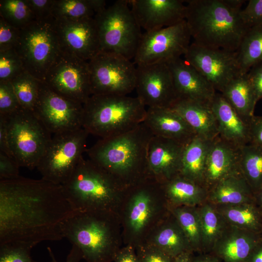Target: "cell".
I'll list each match as a JSON object with an SVG mask.
<instances>
[{
	"instance_id": "54",
	"label": "cell",
	"mask_w": 262,
	"mask_h": 262,
	"mask_svg": "<svg viewBox=\"0 0 262 262\" xmlns=\"http://www.w3.org/2000/svg\"><path fill=\"white\" fill-rule=\"evenodd\" d=\"M247 262H262V241L254 249Z\"/></svg>"
},
{
	"instance_id": "34",
	"label": "cell",
	"mask_w": 262,
	"mask_h": 262,
	"mask_svg": "<svg viewBox=\"0 0 262 262\" xmlns=\"http://www.w3.org/2000/svg\"><path fill=\"white\" fill-rule=\"evenodd\" d=\"M106 5L103 0H55L52 16L56 20H68L94 17Z\"/></svg>"
},
{
	"instance_id": "47",
	"label": "cell",
	"mask_w": 262,
	"mask_h": 262,
	"mask_svg": "<svg viewBox=\"0 0 262 262\" xmlns=\"http://www.w3.org/2000/svg\"><path fill=\"white\" fill-rule=\"evenodd\" d=\"M19 167L15 160L0 152V180H12L19 177Z\"/></svg>"
},
{
	"instance_id": "2",
	"label": "cell",
	"mask_w": 262,
	"mask_h": 262,
	"mask_svg": "<svg viewBox=\"0 0 262 262\" xmlns=\"http://www.w3.org/2000/svg\"><path fill=\"white\" fill-rule=\"evenodd\" d=\"M243 0H188L185 20L193 43L236 52L249 28L242 16Z\"/></svg>"
},
{
	"instance_id": "11",
	"label": "cell",
	"mask_w": 262,
	"mask_h": 262,
	"mask_svg": "<svg viewBox=\"0 0 262 262\" xmlns=\"http://www.w3.org/2000/svg\"><path fill=\"white\" fill-rule=\"evenodd\" d=\"M89 134L83 128L53 134L36 166L42 179L57 184L65 183L83 157Z\"/></svg>"
},
{
	"instance_id": "17",
	"label": "cell",
	"mask_w": 262,
	"mask_h": 262,
	"mask_svg": "<svg viewBox=\"0 0 262 262\" xmlns=\"http://www.w3.org/2000/svg\"><path fill=\"white\" fill-rule=\"evenodd\" d=\"M137 98L148 108H170L177 100L170 69L165 63L137 65Z\"/></svg>"
},
{
	"instance_id": "18",
	"label": "cell",
	"mask_w": 262,
	"mask_h": 262,
	"mask_svg": "<svg viewBox=\"0 0 262 262\" xmlns=\"http://www.w3.org/2000/svg\"><path fill=\"white\" fill-rule=\"evenodd\" d=\"M53 22L60 50L89 61L100 52L97 25L94 17Z\"/></svg>"
},
{
	"instance_id": "52",
	"label": "cell",
	"mask_w": 262,
	"mask_h": 262,
	"mask_svg": "<svg viewBox=\"0 0 262 262\" xmlns=\"http://www.w3.org/2000/svg\"><path fill=\"white\" fill-rule=\"evenodd\" d=\"M47 250L51 258V262H58L51 248L48 246ZM82 259H83L82 254L80 249L77 246L72 245L65 262H80Z\"/></svg>"
},
{
	"instance_id": "51",
	"label": "cell",
	"mask_w": 262,
	"mask_h": 262,
	"mask_svg": "<svg viewBox=\"0 0 262 262\" xmlns=\"http://www.w3.org/2000/svg\"><path fill=\"white\" fill-rule=\"evenodd\" d=\"M0 152L14 160L8 143L6 119L4 115H0Z\"/></svg>"
},
{
	"instance_id": "35",
	"label": "cell",
	"mask_w": 262,
	"mask_h": 262,
	"mask_svg": "<svg viewBox=\"0 0 262 262\" xmlns=\"http://www.w3.org/2000/svg\"><path fill=\"white\" fill-rule=\"evenodd\" d=\"M239 168L254 194L262 187V147L250 143L240 147Z\"/></svg>"
},
{
	"instance_id": "39",
	"label": "cell",
	"mask_w": 262,
	"mask_h": 262,
	"mask_svg": "<svg viewBox=\"0 0 262 262\" xmlns=\"http://www.w3.org/2000/svg\"><path fill=\"white\" fill-rule=\"evenodd\" d=\"M0 16L19 29L35 20L27 0H0Z\"/></svg>"
},
{
	"instance_id": "37",
	"label": "cell",
	"mask_w": 262,
	"mask_h": 262,
	"mask_svg": "<svg viewBox=\"0 0 262 262\" xmlns=\"http://www.w3.org/2000/svg\"><path fill=\"white\" fill-rule=\"evenodd\" d=\"M194 252H202L199 217L197 207L179 206L170 208Z\"/></svg>"
},
{
	"instance_id": "19",
	"label": "cell",
	"mask_w": 262,
	"mask_h": 262,
	"mask_svg": "<svg viewBox=\"0 0 262 262\" xmlns=\"http://www.w3.org/2000/svg\"><path fill=\"white\" fill-rule=\"evenodd\" d=\"M184 3L182 0H129L137 23L146 32L170 27L184 20Z\"/></svg>"
},
{
	"instance_id": "48",
	"label": "cell",
	"mask_w": 262,
	"mask_h": 262,
	"mask_svg": "<svg viewBox=\"0 0 262 262\" xmlns=\"http://www.w3.org/2000/svg\"><path fill=\"white\" fill-rule=\"evenodd\" d=\"M247 74L258 102L262 98V63L251 67Z\"/></svg>"
},
{
	"instance_id": "41",
	"label": "cell",
	"mask_w": 262,
	"mask_h": 262,
	"mask_svg": "<svg viewBox=\"0 0 262 262\" xmlns=\"http://www.w3.org/2000/svg\"><path fill=\"white\" fill-rule=\"evenodd\" d=\"M32 248L22 243L0 244V262H37L31 256Z\"/></svg>"
},
{
	"instance_id": "29",
	"label": "cell",
	"mask_w": 262,
	"mask_h": 262,
	"mask_svg": "<svg viewBox=\"0 0 262 262\" xmlns=\"http://www.w3.org/2000/svg\"><path fill=\"white\" fill-rule=\"evenodd\" d=\"M145 243L154 245L173 258L185 251H192L171 212L152 230Z\"/></svg>"
},
{
	"instance_id": "10",
	"label": "cell",
	"mask_w": 262,
	"mask_h": 262,
	"mask_svg": "<svg viewBox=\"0 0 262 262\" xmlns=\"http://www.w3.org/2000/svg\"><path fill=\"white\" fill-rule=\"evenodd\" d=\"M15 49L25 71L42 81L60 51L53 18L33 21L20 29Z\"/></svg>"
},
{
	"instance_id": "56",
	"label": "cell",
	"mask_w": 262,
	"mask_h": 262,
	"mask_svg": "<svg viewBox=\"0 0 262 262\" xmlns=\"http://www.w3.org/2000/svg\"><path fill=\"white\" fill-rule=\"evenodd\" d=\"M254 195V203L262 212V187Z\"/></svg>"
},
{
	"instance_id": "44",
	"label": "cell",
	"mask_w": 262,
	"mask_h": 262,
	"mask_svg": "<svg viewBox=\"0 0 262 262\" xmlns=\"http://www.w3.org/2000/svg\"><path fill=\"white\" fill-rule=\"evenodd\" d=\"M20 35V29L0 16V51L15 49Z\"/></svg>"
},
{
	"instance_id": "1",
	"label": "cell",
	"mask_w": 262,
	"mask_h": 262,
	"mask_svg": "<svg viewBox=\"0 0 262 262\" xmlns=\"http://www.w3.org/2000/svg\"><path fill=\"white\" fill-rule=\"evenodd\" d=\"M62 185L21 176L0 180V244L33 247L63 238L62 226L73 213Z\"/></svg>"
},
{
	"instance_id": "16",
	"label": "cell",
	"mask_w": 262,
	"mask_h": 262,
	"mask_svg": "<svg viewBox=\"0 0 262 262\" xmlns=\"http://www.w3.org/2000/svg\"><path fill=\"white\" fill-rule=\"evenodd\" d=\"M183 56L220 93L231 80L242 74L236 52L206 48L192 42Z\"/></svg>"
},
{
	"instance_id": "6",
	"label": "cell",
	"mask_w": 262,
	"mask_h": 262,
	"mask_svg": "<svg viewBox=\"0 0 262 262\" xmlns=\"http://www.w3.org/2000/svg\"><path fill=\"white\" fill-rule=\"evenodd\" d=\"M62 186L74 211H106L117 214L126 189L83 157Z\"/></svg>"
},
{
	"instance_id": "14",
	"label": "cell",
	"mask_w": 262,
	"mask_h": 262,
	"mask_svg": "<svg viewBox=\"0 0 262 262\" xmlns=\"http://www.w3.org/2000/svg\"><path fill=\"white\" fill-rule=\"evenodd\" d=\"M191 35L185 20L171 26L145 32L133 58L134 64L166 63L187 51Z\"/></svg>"
},
{
	"instance_id": "13",
	"label": "cell",
	"mask_w": 262,
	"mask_h": 262,
	"mask_svg": "<svg viewBox=\"0 0 262 262\" xmlns=\"http://www.w3.org/2000/svg\"><path fill=\"white\" fill-rule=\"evenodd\" d=\"M42 82L54 92L82 105L92 95L88 61L61 50Z\"/></svg>"
},
{
	"instance_id": "40",
	"label": "cell",
	"mask_w": 262,
	"mask_h": 262,
	"mask_svg": "<svg viewBox=\"0 0 262 262\" xmlns=\"http://www.w3.org/2000/svg\"><path fill=\"white\" fill-rule=\"evenodd\" d=\"M25 71L14 49L0 51V82H10Z\"/></svg>"
},
{
	"instance_id": "43",
	"label": "cell",
	"mask_w": 262,
	"mask_h": 262,
	"mask_svg": "<svg viewBox=\"0 0 262 262\" xmlns=\"http://www.w3.org/2000/svg\"><path fill=\"white\" fill-rule=\"evenodd\" d=\"M135 249L141 262H174V258L150 244L144 243Z\"/></svg>"
},
{
	"instance_id": "23",
	"label": "cell",
	"mask_w": 262,
	"mask_h": 262,
	"mask_svg": "<svg viewBox=\"0 0 262 262\" xmlns=\"http://www.w3.org/2000/svg\"><path fill=\"white\" fill-rule=\"evenodd\" d=\"M239 156V147L219 136L213 140L204 174V183L208 190L223 179L240 171Z\"/></svg>"
},
{
	"instance_id": "45",
	"label": "cell",
	"mask_w": 262,
	"mask_h": 262,
	"mask_svg": "<svg viewBox=\"0 0 262 262\" xmlns=\"http://www.w3.org/2000/svg\"><path fill=\"white\" fill-rule=\"evenodd\" d=\"M242 19L248 27L262 25V0H250L241 11Z\"/></svg>"
},
{
	"instance_id": "27",
	"label": "cell",
	"mask_w": 262,
	"mask_h": 262,
	"mask_svg": "<svg viewBox=\"0 0 262 262\" xmlns=\"http://www.w3.org/2000/svg\"><path fill=\"white\" fill-rule=\"evenodd\" d=\"M208 202L214 206L254 202L251 188L239 171L219 181L208 190Z\"/></svg>"
},
{
	"instance_id": "22",
	"label": "cell",
	"mask_w": 262,
	"mask_h": 262,
	"mask_svg": "<svg viewBox=\"0 0 262 262\" xmlns=\"http://www.w3.org/2000/svg\"><path fill=\"white\" fill-rule=\"evenodd\" d=\"M262 241V233L228 225L211 252L221 262H247Z\"/></svg>"
},
{
	"instance_id": "30",
	"label": "cell",
	"mask_w": 262,
	"mask_h": 262,
	"mask_svg": "<svg viewBox=\"0 0 262 262\" xmlns=\"http://www.w3.org/2000/svg\"><path fill=\"white\" fill-rule=\"evenodd\" d=\"M220 93L242 118L249 122L257 101L247 73L231 80Z\"/></svg>"
},
{
	"instance_id": "49",
	"label": "cell",
	"mask_w": 262,
	"mask_h": 262,
	"mask_svg": "<svg viewBox=\"0 0 262 262\" xmlns=\"http://www.w3.org/2000/svg\"><path fill=\"white\" fill-rule=\"evenodd\" d=\"M250 144L262 147V116H255L249 122Z\"/></svg>"
},
{
	"instance_id": "5",
	"label": "cell",
	"mask_w": 262,
	"mask_h": 262,
	"mask_svg": "<svg viewBox=\"0 0 262 262\" xmlns=\"http://www.w3.org/2000/svg\"><path fill=\"white\" fill-rule=\"evenodd\" d=\"M171 213L162 185L152 178L126 189L118 212L123 243L136 248Z\"/></svg>"
},
{
	"instance_id": "38",
	"label": "cell",
	"mask_w": 262,
	"mask_h": 262,
	"mask_svg": "<svg viewBox=\"0 0 262 262\" xmlns=\"http://www.w3.org/2000/svg\"><path fill=\"white\" fill-rule=\"evenodd\" d=\"M21 108L33 111L40 81L24 71L10 82Z\"/></svg>"
},
{
	"instance_id": "31",
	"label": "cell",
	"mask_w": 262,
	"mask_h": 262,
	"mask_svg": "<svg viewBox=\"0 0 262 262\" xmlns=\"http://www.w3.org/2000/svg\"><path fill=\"white\" fill-rule=\"evenodd\" d=\"M212 141L196 135L185 145L181 159L180 175L205 185L204 170Z\"/></svg>"
},
{
	"instance_id": "3",
	"label": "cell",
	"mask_w": 262,
	"mask_h": 262,
	"mask_svg": "<svg viewBox=\"0 0 262 262\" xmlns=\"http://www.w3.org/2000/svg\"><path fill=\"white\" fill-rule=\"evenodd\" d=\"M153 136L143 122L125 133L100 139L85 151L88 159L127 188L151 178L147 150Z\"/></svg>"
},
{
	"instance_id": "4",
	"label": "cell",
	"mask_w": 262,
	"mask_h": 262,
	"mask_svg": "<svg viewBox=\"0 0 262 262\" xmlns=\"http://www.w3.org/2000/svg\"><path fill=\"white\" fill-rule=\"evenodd\" d=\"M62 232L86 262H114L123 244L119 216L109 211H74L64 222Z\"/></svg>"
},
{
	"instance_id": "50",
	"label": "cell",
	"mask_w": 262,
	"mask_h": 262,
	"mask_svg": "<svg viewBox=\"0 0 262 262\" xmlns=\"http://www.w3.org/2000/svg\"><path fill=\"white\" fill-rule=\"evenodd\" d=\"M114 262H141L135 248L131 245H124L116 253Z\"/></svg>"
},
{
	"instance_id": "46",
	"label": "cell",
	"mask_w": 262,
	"mask_h": 262,
	"mask_svg": "<svg viewBox=\"0 0 262 262\" xmlns=\"http://www.w3.org/2000/svg\"><path fill=\"white\" fill-rule=\"evenodd\" d=\"M35 20L53 19L52 10L55 0H27Z\"/></svg>"
},
{
	"instance_id": "55",
	"label": "cell",
	"mask_w": 262,
	"mask_h": 262,
	"mask_svg": "<svg viewBox=\"0 0 262 262\" xmlns=\"http://www.w3.org/2000/svg\"><path fill=\"white\" fill-rule=\"evenodd\" d=\"M194 252L185 251L174 258V262H192Z\"/></svg>"
},
{
	"instance_id": "33",
	"label": "cell",
	"mask_w": 262,
	"mask_h": 262,
	"mask_svg": "<svg viewBox=\"0 0 262 262\" xmlns=\"http://www.w3.org/2000/svg\"><path fill=\"white\" fill-rule=\"evenodd\" d=\"M215 206L229 225L262 233V212L254 202Z\"/></svg>"
},
{
	"instance_id": "9",
	"label": "cell",
	"mask_w": 262,
	"mask_h": 262,
	"mask_svg": "<svg viewBox=\"0 0 262 262\" xmlns=\"http://www.w3.org/2000/svg\"><path fill=\"white\" fill-rule=\"evenodd\" d=\"M4 116L13 158L20 167L34 169L51 139V133L33 111L21 108Z\"/></svg>"
},
{
	"instance_id": "7",
	"label": "cell",
	"mask_w": 262,
	"mask_h": 262,
	"mask_svg": "<svg viewBox=\"0 0 262 262\" xmlns=\"http://www.w3.org/2000/svg\"><path fill=\"white\" fill-rule=\"evenodd\" d=\"M146 107L137 97L92 95L83 104L82 128L100 139L118 135L144 122Z\"/></svg>"
},
{
	"instance_id": "24",
	"label": "cell",
	"mask_w": 262,
	"mask_h": 262,
	"mask_svg": "<svg viewBox=\"0 0 262 262\" xmlns=\"http://www.w3.org/2000/svg\"><path fill=\"white\" fill-rule=\"evenodd\" d=\"M143 122L153 135L184 145L196 136L184 118L170 108H148Z\"/></svg>"
},
{
	"instance_id": "25",
	"label": "cell",
	"mask_w": 262,
	"mask_h": 262,
	"mask_svg": "<svg viewBox=\"0 0 262 262\" xmlns=\"http://www.w3.org/2000/svg\"><path fill=\"white\" fill-rule=\"evenodd\" d=\"M211 106L220 137L239 148L250 143L249 122L238 115L221 93H216Z\"/></svg>"
},
{
	"instance_id": "42",
	"label": "cell",
	"mask_w": 262,
	"mask_h": 262,
	"mask_svg": "<svg viewBox=\"0 0 262 262\" xmlns=\"http://www.w3.org/2000/svg\"><path fill=\"white\" fill-rule=\"evenodd\" d=\"M21 108L10 82H0V115H9Z\"/></svg>"
},
{
	"instance_id": "12",
	"label": "cell",
	"mask_w": 262,
	"mask_h": 262,
	"mask_svg": "<svg viewBox=\"0 0 262 262\" xmlns=\"http://www.w3.org/2000/svg\"><path fill=\"white\" fill-rule=\"evenodd\" d=\"M88 64L92 95H128L135 89L136 67L130 60L100 52Z\"/></svg>"
},
{
	"instance_id": "8",
	"label": "cell",
	"mask_w": 262,
	"mask_h": 262,
	"mask_svg": "<svg viewBox=\"0 0 262 262\" xmlns=\"http://www.w3.org/2000/svg\"><path fill=\"white\" fill-rule=\"evenodd\" d=\"M100 52L134 58L142 33L129 0H118L96 14Z\"/></svg>"
},
{
	"instance_id": "15",
	"label": "cell",
	"mask_w": 262,
	"mask_h": 262,
	"mask_svg": "<svg viewBox=\"0 0 262 262\" xmlns=\"http://www.w3.org/2000/svg\"><path fill=\"white\" fill-rule=\"evenodd\" d=\"M33 112L51 134L82 128L83 105L54 92L42 81Z\"/></svg>"
},
{
	"instance_id": "32",
	"label": "cell",
	"mask_w": 262,
	"mask_h": 262,
	"mask_svg": "<svg viewBox=\"0 0 262 262\" xmlns=\"http://www.w3.org/2000/svg\"><path fill=\"white\" fill-rule=\"evenodd\" d=\"M202 252L211 253L228 224L216 207L207 201L197 206Z\"/></svg>"
},
{
	"instance_id": "20",
	"label": "cell",
	"mask_w": 262,
	"mask_h": 262,
	"mask_svg": "<svg viewBox=\"0 0 262 262\" xmlns=\"http://www.w3.org/2000/svg\"><path fill=\"white\" fill-rule=\"evenodd\" d=\"M185 145L153 135L149 142L147 150L150 177L162 184L180 174Z\"/></svg>"
},
{
	"instance_id": "28",
	"label": "cell",
	"mask_w": 262,
	"mask_h": 262,
	"mask_svg": "<svg viewBox=\"0 0 262 262\" xmlns=\"http://www.w3.org/2000/svg\"><path fill=\"white\" fill-rule=\"evenodd\" d=\"M162 185L170 208L197 207L207 200L208 189L205 185L180 174Z\"/></svg>"
},
{
	"instance_id": "21",
	"label": "cell",
	"mask_w": 262,
	"mask_h": 262,
	"mask_svg": "<svg viewBox=\"0 0 262 262\" xmlns=\"http://www.w3.org/2000/svg\"><path fill=\"white\" fill-rule=\"evenodd\" d=\"M166 64L172 75L178 99L211 105L217 91L201 73L181 58Z\"/></svg>"
},
{
	"instance_id": "36",
	"label": "cell",
	"mask_w": 262,
	"mask_h": 262,
	"mask_svg": "<svg viewBox=\"0 0 262 262\" xmlns=\"http://www.w3.org/2000/svg\"><path fill=\"white\" fill-rule=\"evenodd\" d=\"M242 74H246L254 66L262 63V25L248 29L236 51Z\"/></svg>"
},
{
	"instance_id": "26",
	"label": "cell",
	"mask_w": 262,
	"mask_h": 262,
	"mask_svg": "<svg viewBox=\"0 0 262 262\" xmlns=\"http://www.w3.org/2000/svg\"><path fill=\"white\" fill-rule=\"evenodd\" d=\"M170 108L184 118L196 135L210 140L218 136L217 122L211 105L178 99Z\"/></svg>"
},
{
	"instance_id": "53",
	"label": "cell",
	"mask_w": 262,
	"mask_h": 262,
	"mask_svg": "<svg viewBox=\"0 0 262 262\" xmlns=\"http://www.w3.org/2000/svg\"><path fill=\"white\" fill-rule=\"evenodd\" d=\"M205 253L196 257L193 256L192 262H221L213 254Z\"/></svg>"
}]
</instances>
